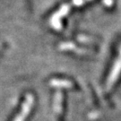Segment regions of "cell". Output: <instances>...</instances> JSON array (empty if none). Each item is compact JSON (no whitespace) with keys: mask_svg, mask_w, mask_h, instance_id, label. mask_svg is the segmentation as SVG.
<instances>
[{"mask_svg":"<svg viewBox=\"0 0 121 121\" xmlns=\"http://www.w3.org/2000/svg\"><path fill=\"white\" fill-rule=\"evenodd\" d=\"M121 72V56L120 58H118V60L116 62L115 64V66L113 68L112 72L110 73V76L108 78V86L111 87V85H113V83L116 82L117 76L119 73Z\"/></svg>","mask_w":121,"mask_h":121,"instance_id":"obj_1","label":"cell"},{"mask_svg":"<svg viewBox=\"0 0 121 121\" xmlns=\"http://www.w3.org/2000/svg\"><path fill=\"white\" fill-rule=\"evenodd\" d=\"M32 104V97L31 96H28V99L25 101V103L23 105V108H22V116L21 117H18V118L15 121H23L25 116H27L28 112L30 111V106Z\"/></svg>","mask_w":121,"mask_h":121,"instance_id":"obj_2","label":"cell"}]
</instances>
